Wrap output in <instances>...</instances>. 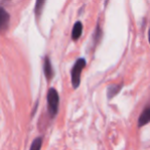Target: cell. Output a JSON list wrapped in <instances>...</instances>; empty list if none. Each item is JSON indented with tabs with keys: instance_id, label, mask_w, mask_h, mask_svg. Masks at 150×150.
<instances>
[{
	"instance_id": "cell-1",
	"label": "cell",
	"mask_w": 150,
	"mask_h": 150,
	"mask_svg": "<svg viewBox=\"0 0 150 150\" xmlns=\"http://www.w3.org/2000/svg\"><path fill=\"white\" fill-rule=\"evenodd\" d=\"M86 60L83 58L78 59L75 62L72 70H71V80H72V86L74 88H77L80 84V76H81V71L86 67Z\"/></svg>"
},
{
	"instance_id": "cell-2",
	"label": "cell",
	"mask_w": 150,
	"mask_h": 150,
	"mask_svg": "<svg viewBox=\"0 0 150 150\" xmlns=\"http://www.w3.org/2000/svg\"><path fill=\"white\" fill-rule=\"evenodd\" d=\"M60 97L54 88H50L47 93V109L50 117H54L59 110Z\"/></svg>"
},
{
	"instance_id": "cell-3",
	"label": "cell",
	"mask_w": 150,
	"mask_h": 150,
	"mask_svg": "<svg viewBox=\"0 0 150 150\" xmlns=\"http://www.w3.org/2000/svg\"><path fill=\"white\" fill-rule=\"evenodd\" d=\"M9 13L4 7L0 6V33H3L7 30L9 25Z\"/></svg>"
},
{
	"instance_id": "cell-4",
	"label": "cell",
	"mask_w": 150,
	"mask_h": 150,
	"mask_svg": "<svg viewBox=\"0 0 150 150\" xmlns=\"http://www.w3.org/2000/svg\"><path fill=\"white\" fill-rule=\"evenodd\" d=\"M43 70H44V74H45V77L47 78V79L52 78V76H54V70H52V63H50L48 57H45V59H44Z\"/></svg>"
},
{
	"instance_id": "cell-5",
	"label": "cell",
	"mask_w": 150,
	"mask_h": 150,
	"mask_svg": "<svg viewBox=\"0 0 150 150\" xmlns=\"http://www.w3.org/2000/svg\"><path fill=\"white\" fill-rule=\"evenodd\" d=\"M149 119H150V108L147 106L145 108V110L142 112V114L140 115L139 121H138V125H139V127H143V125H147Z\"/></svg>"
},
{
	"instance_id": "cell-6",
	"label": "cell",
	"mask_w": 150,
	"mask_h": 150,
	"mask_svg": "<svg viewBox=\"0 0 150 150\" xmlns=\"http://www.w3.org/2000/svg\"><path fill=\"white\" fill-rule=\"evenodd\" d=\"M82 33V24L81 22H76L73 26L72 30V39L73 40H78L79 37L81 36Z\"/></svg>"
},
{
	"instance_id": "cell-7",
	"label": "cell",
	"mask_w": 150,
	"mask_h": 150,
	"mask_svg": "<svg viewBox=\"0 0 150 150\" xmlns=\"http://www.w3.org/2000/svg\"><path fill=\"white\" fill-rule=\"evenodd\" d=\"M121 86H122V84H117V83L110 84L108 86V88H107V97H108V99H112L115 95L118 94Z\"/></svg>"
},
{
	"instance_id": "cell-8",
	"label": "cell",
	"mask_w": 150,
	"mask_h": 150,
	"mask_svg": "<svg viewBox=\"0 0 150 150\" xmlns=\"http://www.w3.org/2000/svg\"><path fill=\"white\" fill-rule=\"evenodd\" d=\"M42 145V138H36L35 140L32 143L31 147H30V150H40Z\"/></svg>"
},
{
	"instance_id": "cell-9",
	"label": "cell",
	"mask_w": 150,
	"mask_h": 150,
	"mask_svg": "<svg viewBox=\"0 0 150 150\" xmlns=\"http://www.w3.org/2000/svg\"><path fill=\"white\" fill-rule=\"evenodd\" d=\"M44 1L43 0H37V2L35 4V13L37 15V17H39L40 13H41V11H42V7L44 5Z\"/></svg>"
}]
</instances>
